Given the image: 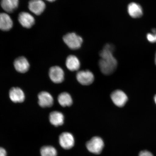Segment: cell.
<instances>
[{"label": "cell", "mask_w": 156, "mask_h": 156, "mask_svg": "<svg viewBox=\"0 0 156 156\" xmlns=\"http://www.w3.org/2000/svg\"><path fill=\"white\" fill-rule=\"evenodd\" d=\"M155 34V37H156V34Z\"/></svg>", "instance_id": "484cf974"}, {"label": "cell", "mask_w": 156, "mask_h": 156, "mask_svg": "<svg viewBox=\"0 0 156 156\" xmlns=\"http://www.w3.org/2000/svg\"><path fill=\"white\" fill-rule=\"evenodd\" d=\"M154 99L155 104L156 105V94L154 95Z\"/></svg>", "instance_id": "603a6c76"}, {"label": "cell", "mask_w": 156, "mask_h": 156, "mask_svg": "<svg viewBox=\"0 0 156 156\" xmlns=\"http://www.w3.org/2000/svg\"><path fill=\"white\" fill-rule=\"evenodd\" d=\"M49 75L51 81L55 83H61L64 80V71L59 66H54L51 68L49 72Z\"/></svg>", "instance_id": "52a82bcc"}, {"label": "cell", "mask_w": 156, "mask_h": 156, "mask_svg": "<svg viewBox=\"0 0 156 156\" xmlns=\"http://www.w3.org/2000/svg\"><path fill=\"white\" fill-rule=\"evenodd\" d=\"M128 12L130 16L133 18L141 17L143 14V9L139 4L132 2L129 4Z\"/></svg>", "instance_id": "8fae6325"}, {"label": "cell", "mask_w": 156, "mask_h": 156, "mask_svg": "<svg viewBox=\"0 0 156 156\" xmlns=\"http://www.w3.org/2000/svg\"><path fill=\"white\" fill-rule=\"evenodd\" d=\"M66 64L68 69L71 71H77L80 67V63L79 58L74 55L68 56Z\"/></svg>", "instance_id": "9a60e30c"}, {"label": "cell", "mask_w": 156, "mask_h": 156, "mask_svg": "<svg viewBox=\"0 0 156 156\" xmlns=\"http://www.w3.org/2000/svg\"><path fill=\"white\" fill-rule=\"evenodd\" d=\"M58 100L59 104L63 107L71 106L73 103L71 95L67 92L60 94L58 97Z\"/></svg>", "instance_id": "ac0fdd59"}, {"label": "cell", "mask_w": 156, "mask_h": 156, "mask_svg": "<svg viewBox=\"0 0 156 156\" xmlns=\"http://www.w3.org/2000/svg\"><path fill=\"white\" fill-rule=\"evenodd\" d=\"M14 66L16 71L21 73L28 71L30 66L28 60L23 56L17 58L15 60Z\"/></svg>", "instance_id": "4fadbf2b"}, {"label": "cell", "mask_w": 156, "mask_h": 156, "mask_svg": "<svg viewBox=\"0 0 156 156\" xmlns=\"http://www.w3.org/2000/svg\"><path fill=\"white\" fill-rule=\"evenodd\" d=\"M64 42L72 50H77L81 47L83 39L75 33H70L63 37Z\"/></svg>", "instance_id": "7a4b0ae2"}, {"label": "cell", "mask_w": 156, "mask_h": 156, "mask_svg": "<svg viewBox=\"0 0 156 156\" xmlns=\"http://www.w3.org/2000/svg\"><path fill=\"white\" fill-rule=\"evenodd\" d=\"M114 46L110 44L105 45L99 53L101 59L99 62V68L105 75H111L115 71L118 62L113 55Z\"/></svg>", "instance_id": "6da1fadb"}, {"label": "cell", "mask_w": 156, "mask_h": 156, "mask_svg": "<svg viewBox=\"0 0 156 156\" xmlns=\"http://www.w3.org/2000/svg\"><path fill=\"white\" fill-rule=\"evenodd\" d=\"M138 156H154L151 152L147 151H143L140 152Z\"/></svg>", "instance_id": "44dd1931"}, {"label": "cell", "mask_w": 156, "mask_h": 156, "mask_svg": "<svg viewBox=\"0 0 156 156\" xmlns=\"http://www.w3.org/2000/svg\"><path fill=\"white\" fill-rule=\"evenodd\" d=\"M29 9L34 14L40 15L45 9V4L42 0H31L29 3Z\"/></svg>", "instance_id": "ba28073f"}, {"label": "cell", "mask_w": 156, "mask_h": 156, "mask_svg": "<svg viewBox=\"0 0 156 156\" xmlns=\"http://www.w3.org/2000/svg\"><path fill=\"white\" fill-rule=\"evenodd\" d=\"M18 20L20 23L25 28H30L34 24V17L28 12H22L20 13Z\"/></svg>", "instance_id": "30bf717a"}, {"label": "cell", "mask_w": 156, "mask_h": 156, "mask_svg": "<svg viewBox=\"0 0 156 156\" xmlns=\"http://www.w3.org/2000/svg\"><path fill=\"white\" fill-rule=\"evenodd\" d=\"M59 143L63 149L68 150L71 149L75 144V139L73 135L69 132L62 133L59 136Z\"/></svg>", "instance_id": "8992f818"}, {"label": "cell", "mask_w": 156, "mask_h": 156, "mask_svg": "<svg viewBox=\"0 0 156 156\" xmlns=\"http://www.w3.org/2000/svg\"><path fill=\"white\" fill-rule=\"evenodd\" d=\"M46 1H47L49 2H52L55 1L56 0H46Z\"/></svg>", "instance_id": "cb8c5ba5"}, {"label": "cell", "mask_w": 156, "mask_h": 156, "mask_svg": "<svg viewBox=\"0 0 156 156\" xmlns=\"http://www.w3.org/2000/svg\"><path fill=\"white\" fill-rule=\"evenodd\" d=\"M111 98L114 104L119 107H124L128 101L127 95L120 90L113 91L111 94Z\"/></svg>", "instance_id": "277c9868"}, {"label": "cell", "mask_w": 156, "mask_h": 156, "mask_svg": "<svg viewBox=\"0 0 156 156\" xmlns=\"http://www.w3.org/2000/svg\"><path fill=\"white\" fill-rule=\"evenodd\" d=\"M9 95L11 100L14 103L24 102L25 94L23 91L19 87H13L9 91Z\"/></svg>", "instance_id": "7c38bea8"}, {"label": "cell", "mask_w": 156, "mask_h": 156, "mask_svg": "<svg viewBox=\"0 0 156 156\" xmlns=\"http://www.w3.org/2000/svg\"><path fill=\"white\" fill-rule=\"evenodd\" d=\"M64 116L62 112L55 111L50 113L49 120L51 123L55 126L62 125L64 122Z\"/></svg>", "instance_id": "2e32d148"}, {"label": "cell", "mask_w": 156, "mask_h": 156, "mask_svg": "<svg viewBox=\"0 0 156 156\" xmlns=\"http://www.w3.org/2000/svg\"><path fill=\"white\" fill-rule=\"evenodd\" d=\"M13 26L12 20L6 13H0V29L3 31H8Z\"/></svg>", "instance_id": "5bb4252c"}, {"label": "cell", "mask_w": 156, "mask_h": 156, "mask_svg": "<svg viewBox=\"0 0 156 156\" xmlns=\"http://www.w3.org/2000/svg\"><path fill=\"white\" fill-rule=\"evenodd\" d=\"M19 0H1V7L8 13L14 11L18 7Z\"/></svg>", "instance_id": "e0dca14e"}, {"label": "cell", "mask_w": 156, "mask_h": 156, "mask_svg": "<svg viewBox=\"0 0 156 156\" xmlns=\"http://www.w3.org/2000/svg\"><path fill=\"white\" fill-rule=\"evenodd\" d=\"M86 146L87 149L91 153L99 154L102 152L104 147V142L100 137L94 136L87 142Z\"/></svg>", "instance_id": "3957f363"}, {"label": "cell", "mask_w": 156, "mask_h": 156, "mask_svg": "<svg viewBox=\"0 0 156 156\" xmlns=\"http://www.w3.org/2000/svg\"><path fill=\"white\" fill-rule=\"evenodd\" d=\"M76 79L81 85H89L93 82L94 76L92 72L86 70L78 72L76 74Z\"/></svg>", "instance_id": "5b68a950"}, {"label": "cell", "mask_w": 156, "mask_h": 156, "mask_svg": "<svg viewBox=\"0 0 156 156\" xmlns=\"http://www.w3.org/2000/svg\"><path fill=\"white\" fill-rule=\"evenodd\" d=\"M41 156H57V152L54 147L50 146H44L41 148Z\"/></svg>", "instance_id": "d6986e66"}, {"label": "cell", "mask_w": 156, "mask_h": 156, "mask_svg": "<svg viewBox=\"0 0 156 156\" xmlns=\"http://www.w3.org/2000/svg\"><path fill=\"white\" fill-rule=\"evenodd\" d=\"M147 38L148 41L151 43L156 42V39L154 34H148L147 35Z\"/></svg>", "instance_id": "ffe728a7"}, {"label": "cell", "mask_w": 156, "mask_h": 156, "mask_svg": "<svg viewBox=\"0 0 156 156\" xmlns=\"http://www.w3.org/2000/svg\"><path fill=\"white\" fill-rule=\"evenodd\" d=\"M155 65H156V53H155Z\"/></svg>", "instance_id": "d4e9b609"}, {"label": "cell", "mask_w": 156, "mask_h": 156, "mask_svg": "<svg viewBox=\"0 0 156 156\" xmlns=\"http://www.w3.org/2000/svg\"><path fill=\"white\" fill-rule=\"evenodd\" d=\"M38 104L42 107H51L53 104L54 99L52 95L46 91H42L38 95Z\"/></svg>", "instance_id": "9c48e42d"}, {"label": "cell", "mask_w": 156, "mask_h": 156, "mask_svg": "<svg viewBox=\"0 0 156 156\" xmlns=\"http://www.w3.org/2000/svg\"><path fill=\"white\" fill-rule=\"evenodd\" d=\"M0 156H7L6 151L2 147H0Z\"/></svg>", "instance_id": "7402d4cb"}]
</instances>
